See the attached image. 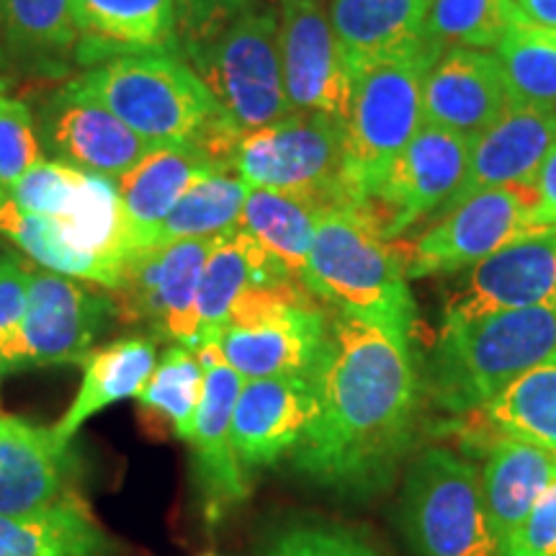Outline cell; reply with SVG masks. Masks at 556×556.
<instances>
[{
	"mask_svg": "<svg viewBox=\"0 0 556 556\" xmlns=\"http://www.w3.org/2000/svg\"><path fill=\"white\" fill-rule=\"evenodd\" d=\"M232 173L250 189L312 193L332 208H348L345 127L330 114L294 111L287 119L245 131Z\"/></svg>",
	"mask_w": 556,
	"mask_h": 556,
	"instance_id": "cell-9",
	"label": "cell"
},
{
	"mask_svg": "<svg viewBox=\"0 0 556 556\" xmlns=\"http://www.w3.org/2000/svg\"><path fill=\"white\" fill-rule=\"evenodd\" d=\"M119 541L96 520L86 500L58 503L18 516H0V556H119Z\"/></svg>",
	"mask_w": 556,
	"mask_h": 556,
	"instance_id": "cell-28",
	"label": "cell"
},
{
	"mask_svg": "<svg viewBox=\"0 0 556 556\" xmlns=\"http://www.w3.org/2000/svg\"><path fill=\"white\" fill-rule=\"evenodd\" d=\"M116 317L114 296L78 278L34 266L29 307L21 325L0 338V371L83 364Z\"/></svg>",
	"mask_w": 556,
	"mask_h": 556,
	"instance_id": "cell-10",
	"label": "cell"
},
{
	"mask_svg": "<svg viewBox=\"0 0 556 556\" xmlns=\"http://www.w3.org/2000/svg\"><path fill=\"white\" fill-rule=\"evenodd\" d=\"M471 139L435 124L409 139L407 148L389 165L377 189L353 206L387 240L400 238L422 217L443 214L454 204L469 170Z\"/></svg>",
	"mask_w": 556,
	"mask_h": 556,
	"instance_id": "cell-12",
	"label": "cell"
},
{
	"mask_svg": "<svg viewBox=\"0 0 556 556\" xmlns=\"http://www.w3.org/2000/svg\"><path fill=\"white\" fill-rule=\"evenodd\" d=\"M41 160L45 150L31 109L0 90V189L11 191Z\"/></svg>",
	"mask_w": 556,
	"mask_h": 556,
	"instance_id": "cell-36",
	"label": "cell"
},
{
	"mask_svg": "<svg viewBox=\"0 0 556 556\" xmlns=\"http://www.w3.org/2000/svg\"><path fill=\"white\" fill-rule=\"evenodd\" d=\"M250 186L238 173H214L199 180L160 222L148 248L170 245L180 240H208L238 229ZM144 250V248H142Z\"/></svg>",
	"mask_w": 556,
	"mask_h": 556,
	"instance_id": "cell-32",
	"label": "cell"
},
{
	"mask_svg": "<svg viewBox=\"0 0 556 556\" xmlns=\"http://www.w3.org/2000/svg\"><path fill=\"white\" fill-rule=\"evenodd\" d=\"M219 170L204 152L191 144L150 148L131 168L114 180L131 227V253L148 248L160 222L193 189Z\"/></svg>",
	"mask_w": 556,
	"mask_h": 556,
	"instance_id": "cell-23",
	"label": "cell"
},
{
	"mask_svg": "<svg viewBox=\"0 0 556 556\" xmlns=\"http://www.w3.org/2000/svg\"><path fill=\"white\" fill-rule=\"evenodd\" d=\"M479 477L486 523L500 546L556 482V454L536 443L495 433L484 443V467Z\"/></svg>",
	"mask_w": 556,
	"mask_h": 556,
	"instance_id": "cell-25",
	"label": "cell"
},
{
	"mask_svg": "<svg viewBox=\"0 0 556 556\" xmlns=\"http://www.w3.org/2000/svg\"><path fill=\"white\" fill-rule=\"evenodd\" d=\"M9 58H5L3 50V39H0V86H5V73H9Z\"/></svg>",
	"mask_w": 556,
	"mask_h": 556,
	"instance_id": "cell-44",
	"label": "cell"
},
{
	"mask_svg": "<svg viewBox=\"0 0 556 556\" xmlns=\"http://www.w3.org/2000/svg\"><path fill=\"white\" fill-rule=\"evenodd\" d=\"M289 278L296 276H291L274 255L266 253L240 227L219 235L214 240L199 283L197 348L204 343H219V332L225 330L229 312L248 289L268 287V283L289 281Z\"/></svg>",
	"mask_w": 556,
	"mask_h": 556,
	"instance_id": "cell-26",
	"label": "cell"
},
{
	"mask_svg": "<svg viewBox=\"0 0 556 556\" xmlns=\"http://www.w3.org/2000/svg\"><path fill=\"white\" fill-rule=\"evenodd\" d=\"M214 240H180L131 253L122 283L111 291L116 317L127 325H148L155 340L197 351L199 283Z\"/></svg>",
	"mask_w": 556,
	"mask_h": 556,
	"instance_id": "cell-13",
	"label": "cell"
},
{
	"mask_svg": "<svg viewBox=\"0 0 556 556\" xmlns=\"http://www.w3.org/2000/svg\"><path fill=\"white\" fill-rule=\"evenodd\" d=\"M299 278L253 287L235 302L219 351L242 381L309 377L328 336V315Z\"/></svg>",
	"mask_w": 556,
	"mask_h": 556,
	"instance_id": "cell-7",
	"label": "cell"
},
{
	"mask_svg": "<svg viewBox=\"0 0 556 556\" xmlns=\"http://www.w3.org/2000/svg\"><path fill=\"white\" fill-rule=\"evenodd\" d=\"M556 299V227L520 238L475 263L448 291L443 325L539 307Z\"/></svg>",
	"mask_w": 556,
	"mask_h": 556,
	"instance_id": "cell-14",
	"label": "cell"
},
{
	"mask_svg": "<svg viewBox=\"0 0 556 556\" xmlns=\"http://www.w3.org/2000/svg\"><path fill=\"white\" fill-rule=\"evenodd\" d=\"M201 394H204V366L197 351L189 345L170 343L135 400L150 413L165 417L180 441H189Z\"/></svg>",
	"mask_w": 556,
	"mask_h": 556,
	"instance_id": "cell-34",
	"label": "cell"
},
{
	"mask_svg": "<svg viewBox=\"0 0 556 556\" xmlns=\"http://www.w3.org/2000/svg\"><path fill=\"white\" fill-rule=\"evenodd\" d=\"M554 307H556V299H554Z\"/></svg>",
	"mask_w": 556,
	"mask_h": 556,
	"instance_id": "cell-47",
	"label": "cell"
},
{
	"mask_svg": "<svg viewBox=\"0 0 556 556\" xmlns=\"http://www.w3.org/2000/svg\"><path fill=\"white\" fill-rule=\"evenodd\" d=\"M261 0H176L180 52L204 45Z\"/></svg>",
	"mask_w": 556,
	"mask_h": 556,
	"instance_id": "cell-39",
	"label": "cell"
},
{
	"mask_svg": "<svg viewBox=\"0 0 556 556\" xmlns=\"http://www.w3.org/2000/svg\"><path fill=\"white\" fill-rule=\"evenodd\" d=\"M270 3H278V0H270Z\"/></svg>",
	"mask_w": 556,
	"mask_h": 556,
	"instance_id": "cell-45",
	"label": "cell"
},
{
	"mask_svg": "<svg viewBox=\"0 0 556 556\" xmlns=\"http://www.w3.org/2000/svg\"><path fill=\"white\" fill-rule=\"evenodd\" d=\"M204 366V394L193 422L191 443L193 477L208 518H222L232 505L248 497L245 469L232 448V413L242 389V377L222 358L219 343L197 348Z\"/></svg>",
	"mask_w": 556,
	"mask_h": 556,
	"instance_id": "cell-17",
	"label": "cell"
},
{
	"mask_svg": "<svg viewBox=\"0 0 556 556\" xmlns=\"http://www.w3.org/2000/svg\"><path fill=\"white\" fill-rule=\"evenodd\" d=\"M497 556H556V482L528 518L497 546Z\"/></svg>",
	"mask_w": 556,
	"mask_h": 556,
	"instance_id": "cell-40",
	"label": "cell"
},
{
	"mask_svg": "<svg viewBox=\"0 0 556 556\" xmlns=\"http://www.w3.org/2000/svg\"><path fill=\"white\" fill-rule=\"evenodd\" d=\"M157 364L155 338L131 336L114 343L93 348L83 361V381L73 405L60 417L54 435L62 443L73 441L90 417L116 405L122 400L137 397L139 389L148 384L150 374Z\"/></svg>",
	"mask_w": 556,
	"mask_h": 556,
	"instance_id": "cell-29",
	"label": "cell"
},
{
	"mask_svg": "<svg viewBox=\"0 0 556 556\" xmlns=\"http://www.w3.org/2000/svg\"><path fill=\"white\" fill-rule=\"evenodd\" d=\"M278 54L294 111H317L343 122L353 75L319 0H278Z\"/></svg>",
	"mask_w": 556,
	"mask_h": 556,
	"instance_id": "cell-15",
	"label": "cell"
},
{
	"mask_svg": "<svg viewBox=\"0 0 556 556\" xmlns=\"http://www.w3.org/2000/svg\"><path fill=\"white\" fill-rule=\"evenodd\" d=\"M37 131L41 150L52 160L109 180L124 176L150 150L142 137L75 83L41 103Z\"/></svg>",
	"mask_w": 556,
	"mask_h": 556,
	"instance_id": "cell-16",
	"label": "cell"
},
{
	"mask_svg": "<svg viewBox=\"0 0 556 556\" xmlns=\"http://www.w3.org/2000/svg\"><path fill=\"white\" fill-rule=\"evenodd\" d=\"M467 417L482 433L520 438L556 454V361L526 371Z\"/></svg>",
	"mask_w": 556,
	"mask_h": 556,
	"instance_id": "cell-31",
	"label": "cell"
},
{
	"mask_svg": "<svg viewBox=\"0 0 556 556\" xmlns=\"http://www.w3.org/2000/svg\"><path fill=\"white\" fill-rule=\"evenodd\" d=\"M86 170L73 168V165L58 163V160H41L37 168H31L9 197L24 208V212L39 214V217L62 219L67 217Z\"/></svg>",
	"mask_w": 556,
	"mask_h": 556,
	"instance_id": "cell-37",
	"label": "cell"
},
{
	"mask_svg": "<svg viewBox=\"0 0 556 556\" xmlns=\"http://www.w3.org/2000/svg\"><path fill=\"white\" fill-rule=\"evenodd\" d=\"M31 274V263L21 261L9 250H0V338L16 330L26 315Z\"/></svg>",
	"mask_w": 556,
	"mask_h": 556,
	"instance_id": "cell-41",
	"label": "cell"
},
{
	"mask_svg": "<svg viewBox=\"0 0 556 556\" xmlns=\"http://www.w3.org/2000/svg\"><path fill=\"white\" fill-rule=\"evenodd\" d=\"M302 283L319 302L374 325L405 351L413 345L405 248H394L356 208H332L319 219Z\"/></svg>",
	"mask_w": 556,
	"mask_h": 556,
	"instance_id": "cell-4",
	"label": "cell"
},
{
	"mask_svg": "<svg viewBox=\"0 0 556 556\" xmlns=\"http://www.w3.org/2000/svg\"><path fill=\"white\" fill-rule=\"evenodd\" d=\"M184 54L240 131L263 129L294 114L278 54V11L270 5L258 3Z\"/></svg>",
	"mask_w": 556,
	"mask_h": 556,
	"instance_id": "cell-8",
	"label": "cell"
},
{
	"mask_svg": "<svg viewBox=\"0 0 556 556\" xmlns=\"http://www.w3.org/2000/svg\"><path fill=\"white\" fill-rule=\"evenodd\" d=\"M536 212L539 193L533 186H503L464 199L405 248L407 278L454 274L541 232L546 227L539 225Z\"/></svg>",
	"mask_w": 556,
	"mask_h": 556,
	"instance_id": "cell-11",
	"label": "cell"
},
{
	"mask_svg": "<svg viewBox=\"0 0 556 556\" xmlns=\"http://www.w3.org/2000/svg\"><path fill=\"white\" fill-rule=\"evenodd\" d=\"M533 189L539 193V225L546 229L556 227V142L541 165Z\"/></svg>",
	"mask_w": 556,
	"mask_h": 556,
	"instance_id": "cell-42",
	"label": "cell"
},
{
	"mask_svg": "<svg viewBox=\"0 0 556 556\" xmlns=\"http://www.w3.org/2000/svg\"><path fill=\"white\" fill-rule=\"evenodd\" d=\"M73 454L54 428L0 417V516H18L67 495Z\"/></svg>",
	"mask_w": 556,
	"mask_h": 556,
	"instance_id": "cell-21",
	"label": "cell"
},
{
	"mask_svg": "<svg viewBox=\"0 0 556 556\" xmlns=\"http://www.w3.org/2000/svg\"><path fill=\"white\" fill-rule=\"evenodd\" d=\"M510 101L556 109V31L516 18L497 47Z\"/></svg>",
	"mask_w": 556,
	"mask_h": 556,
	"instance_id": "cell-33",
	"label": "cell"
},
{
	"mask_svg": "<svg viewBox=\"0 0 556 556\" xmlns=\"http://www.w3.org/2000/svg\"><path fill=\"white\" fill-rule=\"evenodd\" d=\"M315 392L309 377L242 381L232 413V448L245 471L274 467L309 426Z\"/></svg>",
	"mask_w": 556,
	"mask_h": 556,
	"instance_id": "cell-19",
	"label": "cell"
},
{
	"mask_svg": "<svg viewBox=\"0 0 556 556\" xmlns=\"http://www.w3.org/2000/svg\"><path fill=\"white\" fill-rule=\"evenodd\" d=\"M510 103L497 54L471 47H448L426 78V124L475 139Z\"/></svg>",
	"mask_w": 556,
	"mask_h": 556,
	"instance_id": "cell-20",
	"label": "cell"
},
{
	"mask_svg": "<svg viewBox=\"0 0 556 556\" xmlns=\"http://www.w3.org/2000/svg\"><path fill=\"white\" fill-rule=\"evenodd\" d=\"M73 83L101 101L150 148L191 144L219 170H232L235 150L245 131L227 119L184 54H116Z\"/></svg>",
	"mask_w": 556,
	"mask_h": 556,
	"instance_id": "cell-2",
	"label": "cell"
},
{
	"mask_svg": "<svg viewBox=\"0 0 556 556\" xmlns=\"http://www.w3.org/2000/svg\"><path fill=\"white\" fill-rule=\"evenodd\" d=\"M552 361H556L554 302L441 325L420 381L435 409L467 417L526 371Z\"/></svg>",
	"mask_w": 556,
	"mask_h": 556,
	"instance_id": "cell-3",
	"label": "cell"
},
{
	"mask_svg": "<svg viewBox=\"0 0 556 556\" xmlns=\"http://www.w3.org/2000/svg\"><path fill=\"white\" fill-rule=\"evenodd\" d=\"M9 65L29 75H65L80 45L75 0H0Z\"/></svg>",
	"mask_w": 556,
	"mask_h": 556,
	"instance_id": "cell-27",
	"label": "cell"
},
{
	"mask_svg": "<svg viewBox=\"0 0 556 556\" xmlns=\"http://www.w3.org/2000/svg\"><path fill=\"white\" fill-rule=\"evenodd\" d=\"M3 88H5V86H0V90H3Z\"/></svg>",
	"mask_w": 556,
	"mask_h": 556,
	"instance_id": "cell-46",
	"label": "cell"
},
{
	"mask_svg": "<svg viewBox=\"0 0 556 556\" xmlns=\"http://www.w3.org/2000/svg\"><path fill=\"white\" fill-rule=\"evenodd\" d=\"M516 18L513 0H430L426 37L438 50L446 45L497 50Z\"/></svg>",
	"mask_w": 556,
	"mask_h": 556,
	"instance_id": "cell-35",
	"label": "cell"
},
{
	"mask_svg": "<svg viewBox=\"0 0 556 556\" xmlns=\"http://www.w3.org/2000/svg\"><path fill=\"white\" fill-rule=\"evenodd\" d=\"M435 45L397 54L353 75L345 127V189L351 206H358L377 189L389 165L426 124L422 93Z\"/></svg>",
	"mask_w": 556,
	"mask_h": 556,
	"instance_id": "cell-5",
	"label": "cell"
},
{
	"mask_svg": "<svg viewBox=\"0 0 556 556\" xmlns=\"http://www.w3.org/2000/svg\"><path fill=\"white\" fill-rule=\"evenodd\" d=\"M328 212V201L312 193L250 189L238 227L302 281L319 219Z\"/></svg>",
	"mask_w": 556,
	"mask_h": 556,
	"instance_id": "cell-30",
	"label": "cell"
},
{
	"mask_svg": "<svg viewBox=\"0 0 556 556\" xmlns=\"http://www.w3.org/2000/svg\"><path fill=\"white\" fill-rule=\"evenodd\" d=\"M397 526L415 556H497L475 462L428 446L407 464Z\"/></svg>",
	"mask_w": 556,
	"mask_h": 556,
	"instance_id": "cell-6",
	"label": "cell"
},
{
	"mask_svg": "<svg viewBox=\"0 0 556 556\" xmlns=\"http://www.w3.org/2000/svg\"><path fill=\"white\" fill-rule=\"evenodd\" d=\"M309 381L315 407L291 451L296 475L351 503L387 492L413 454L426 402L409 351L338 312Z\"/></svg>",
	"mask_w": 556,
	"mask_h": 556,
	"instance_id": "cell-1",
	"label": "cell"
},
{
	"mask_svg": "<svg viewBox=\"0 0 556 556\" xmlns=\"http://www.w3.org/2000/svg\"><path fill=\"white\" fill-rule=\"evenodd\" d=\"M78 65L127 52H180L176 0H75Z\"/></svg>",
	"mask_w": 556,
	"mask_h": 556,
	"instance_id": "cell-22",
	"label": "cell"
},
{
	"mask_svg": "<svg viewBox=\"0 0 556 556\" xmlns=\"http://www.w3.org/2000/svg\"><path fill=\"white\" fill-rule=\"evenodd\" d=\"M516 16L556 31V0H513Z\"/></svg>",
	"mask_w": 556,
	"mask_h": 556,
	"instance_id": "cell-43",
	"label": "cell"
},
{
	"mask_svg": "<svg viewBox=\"0 0 556 556\" xmlns=\"http://www.w3.org/2000/svg\"><path fill=\"white\" fill-rule=\"evenodd\" d=\"M554 142L556 109L523 106L510 101L490 127L471 139L467 178L448 208L486 189L533 186Z\"/></svg>",
	"mask_w": 556,
	"mask_h": 556,
	"instance_id": "cell-18",
	"label": "cell"
},
{
	"mask_svg": "<svg viewBox=\"0 0 556 556\" xmlns=\"http://www.w3.org/2000/svg\"><path fill=\"white\" fill-rule=\"evenodd\" d=\"M430 0H330V24L351 75L428 45Z\"/></svg>",
	"mask_w": 556,
	"mask_h": 556,
	"instance_id": "cell-24",
	"label": "cell"
},
{
	"mask_svg": "<svg viewBox=\"0 0 556 556\" xmlns=\"http://www.w3.org/2000/svg\"><path fill=\"white\" fill-rule=\"evenodd\" d=\"M263 556H379V552L348 528L302 523L278 531Z\"/></svg>",
	"mask_w": 556,
	"mask_h": 556,
	"instance_id": "cell-38",
	"label": "cell"
}]
</instances>
